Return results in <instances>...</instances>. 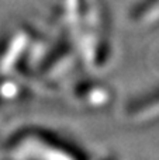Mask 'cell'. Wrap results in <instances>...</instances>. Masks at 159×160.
Here are the masks:
<instances>
[{
  "label": "cell",
  "mask_w": 159,
  "mask_h": 160,
  "mask_svg": "<svg viewBox=\"0 0 159 160\" xmlns=\"http://www.w3.org/2000/svg\"><path fill=\"white\" fill-rule=\"evenodd\" d=\"M76 91H85V94H78V98L85 105L96 107V105H104L109 98V88L101 83H82L76 87Z\"/></svg>",
  "instance_id": "1"
},
{
  "label": "cell",
  "mask_w": 159,
  "mask_h": 160,
  "mask_svg": "<svg viewBox=\"0 0 159 160\" xmlns=\"http://www.w3.org/2000/svg\"><path fill=\"white\" fill-rule=\"evenodd\" d=\"M132 16L137 21H148L159 17V0H141L134 8Z\"/></svg>",
  "instance_id": "3"
},
{
  "label": "cell",
  "mask_w": 159,
  "mask_h": 160,
  "mask_svg": "<svg viewBox=\"0 0 159 160\" xmlns=\"http://www.w3.org/2000/svg\"><path fill=\"white\" fill-rule=\"evenodd\" d=\"M151 107V114L159 112V91H155L151 96L138 98L127 110V114L135 118H146V111Z\"/></svg>",
  "instance_id": "2"
}]
</instances>
